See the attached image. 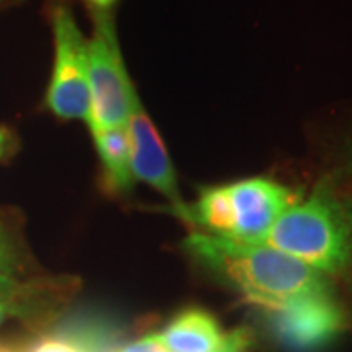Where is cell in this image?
Instances as JSON below:
<instances>
[{"mask_svg":"<svg viewBox=\"0 0 352 352\" xmlns=\"http://www.w3.org/2000/svg\"><path fill=\"white\" fill-rule=\"evenodd\" d=\"M92 39L88 41V82H90V116L92 129L126 126L129 104L135 88L124 65L112 10L90 8Z\"/></svg>","mask_w":352,"mask_h":352,"instance_id":"3","label":"cell"},{"mask_svg":"<svg viewBox=\"0 0 352 352\" xmlns=\"http://www.w3.org/2000/svg\"><path fill=\"white\" fill-rule=\"evenodd\" d=\"M190 221L208 227L214 235L231 237L235 226V214L227 186L204 190L196 208H190Z\"/></svg>","mask_w":352,"mask_h":352,"instance_id":"11","label":"cell"},{"mask_svg":"<svg viewBox=\"0 0 352 352\" xmlns=\"http://www.w3.org/2000/svg\"><path fill=\"white\" fill-rule=\"evenodd\" d=\"M118 352H168L164 349L163 340L159 337V333L157 335H149V337H145V339H139L135 342H131V344H127L124 349H120Z\"/></svg>","mask_w":352,"mask_h":352,"instance_id":"13","label":"cell"},{"mask_svg":"<svg viewBox=\"0 0 352 352\" xmlns=\"http://www.w3.org/2000/svg\"><path fill=\"white\" fill-rule=\"evenodd\" d=\"M22 352H82L78 346H75L73 342H69L63 337L50 333L45 337H39L34 342H30Z\"/></svg>","mask_w":352,"mask_h":352,"instance_id":"12","label":"cell"},{"mask_svg":"<svg viewBox=\"0 0 352 352\" xmlns=\"http://www.w3.org/2000/svg\"><path fill=\"white\" fill-rule=\"evenodd\" d=\"M126 127L129 135V147H131V170L135 180H143L157 192H161L175 206L178 215L190 221V208L178 192L175 168L170 164L168 153L164 149L159 133L155 131L149 116L141 108L138 94L131 98L129 104V118Z\"/></svg>","mask_w":352,"mask_h":352,"instance_id":"6","label":"cell"},{"mask_svg":"<svg viewBox=\"0 0 352 352\" xmlns=\"http://www.w3.org/2000/svg\"><path fill=\"white\" fill-rule=\"evenodd\" d=\"M12 133L6 127H0V159H4V155L8 153L10 145H12Z\"/></svg>","mask_w":352,"mask_h":352,"instance_id":"16","label":"cell"},{"mask_svg":"<svg viewBox=\"0 0 352 352\" xmlns=\"http://www.w3.org/2000/svg\"><path fill=\"white\" fill-rule=\"evenodd\" d=\"M14 266V252L10 249V245L6 243L2 231H0V272H10Z\"/></svg>","mask_w":352,"mask_h":352,"instance_id":"15","label":"cell"},{"mask_svg":"<svg viewBox=\"0 0 352 352\" xmlns=\"http://www.w3.org/2000/svg\"><path fill=\"white\" fill-rule=\"evenodd\" d=\"M25 289V286H20L16 280L8 276V274H4V272H0V298H4V300H12V298H18V296H22V292Z\"/></svg>","mask_w":352,"mask_h":352,"instance_id":"14","label":"cell"},{"mask_svg":"<svg viewBox=\"0 0 352 352\" xmlns=\"http://www.w3.org/2000/svg\"><path fill=\"white\" fill-rule=\"evenodd\" d=\"M261 311L272 340L286 352L323 351L346 325L344 311L331 292L303 296Z\"/></svg>","mask_w":352,"mask_h":352,"instance_id":"5","label":"cell"},{"mask_svg":"<svg viewBox=\"0 0 352 352\" xmlns=\"http://www.w3.org/2000/svg\"><path fill=\"white\" fill-rule=\"evenodd\" d=\"M92 138L100 155L106 186L116 192H129L135 184L131 170V147L126 126L92 129Z\"/></svg>","mask_w":352,"mask_h":352,"instance_id":"10","label":"cell"},{"mask_svg":"<svg viewBox=\"0 0 352 352\" xmlns=\"http://www.w3.org/2000/svg\"><path fill=\"white\" fill-rule=\"evenodd\" d=\"M184 247L261 309L331 292L323 272L266 245L192 233Z\"/></svg>","mask_w":352,"mask_h":352,"instance_id":"1","label":"cell"},{"mask_svg":"<svg viewBox=\"0 0 352 352\" xmlns=\"http://www.w3.org/2000/svg\"><path fill=\"white\" fill-rule=\"evenodd\" d=\"M53 41L55 61L47 88V106L57 118L88 122V41L67 6H57L53 10Z\"/></svg>","mask_w":352,"mask_h":352,"instance_id":"4","label":"cell"},{"mask_svg":"<svg viewBox=\"0 0 352 352\" xmlns=\"http://www.w3.org/2000/svg\"><path fill=\"white\" fill-rule=\"evenodd\" d=\"M51 333L73 342L82 352H118L124 329L113 317L102 314H73Z\"/></svg>","mask_w":352,"mask_h":352,"instance_id":"9","label":"cell"},{"mask_svg":"<svg viewBox=\"0 0 352 352\" xmlns=\"http://www.w3.org/2000/svg\"><path fill=\"white\" fill-rule=\"evenodd\" d=\"M168 352H247L251 335L245 329L223 333L214 317L201 309H188L159 333Z\"/></svg>","mask_w":352,"mask_h":352,"instance_id":"8","label":"cell"},{"mask_svg":"<svg viewBox=\"0 0 352 352\" xmlns=\"http://www.w3.org/2000/svg\"><path fill=\"white\" fill-rule=\"evenodd\" d=\"M0 352H22V349L12 346V344H0Z\"/></svg>","mask_w":352,"mask_h":352,"instance_id":"18","label":"cell"},{"mask_svg":"<svg viewBox=\"0 0 352 352\" xmlns=\"http://www.w3.org/2000/svg\"><path fill=\"white\" fill-rule=\"evenodd\" d=\"M235 226L229 239L261 245L280 215L296 204L294 192L268 178H249L229 184Z\"/></svg>","mask_w":352,"mask_h":352,"instance_id":"7","label":"cell"},{"mask_svg":"<svg viewBox=\"0 0 352 352\" xmlns=\"http://www.w3.org/2000/svg\"><path fill=\"white\" fill-rule=\"evenodd\" d=\"M351 233L339 201L319 186L305 201L292 204L261 245L286 252L323 274H335L349 264Z\"/></svg>","mask_w":352,"mask_h":352,"instance_id":"2","label":"cell"},{"mask_svg":"<svg viewBox=\"0 0 352 352\" xmlns=\"http://www.w3.org/2000/svg\"><path fill=\"white\" fill-rule=\"evenodd\" d=\"M346 221H349V227H351V231H352V200H351V206H349V210H346Z\"/></svg>","mask_w":352,"mask_h":352,"instance_id":"19","label":"cell"},{"mask_svg":"<svg viewBox=\"0 0 352 352\" xmlns=\"http://www.w3.org/2000/svg\"><path fill=\"white\" fill-rule=\"evenodd\" d=\"M118 0H87L88 8H104V10H112V6Z\"/></svg>","mask_w":352,"mask_h":352,"instance_id":"17","label":"cell"}]
</instances>
